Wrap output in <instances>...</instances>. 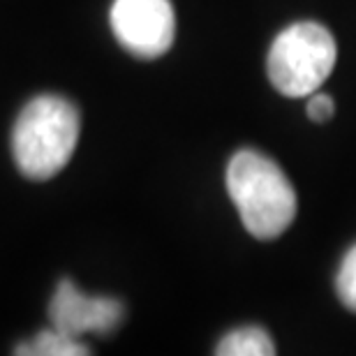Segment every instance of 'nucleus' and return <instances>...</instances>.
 I'll use <instances>...</instances> for the list:
<instances>
[{"label": "nucleus", "mask_w": 356, "mask_h": 356, "mask_svg": "<svg viewBox=\"0 0 356 356\" xmlns=\"http://www.w3.org/2000/svg\"><path fill=\"white\" fill-rule=\"evenodd\" d=\"M79 109L60 95H40L21 109L12 130V153L19 172L47 181L72 158L79 141Z\"/></svg>", "instance_id": "1"}, {"label": "nucleus", "mask_w": 356, "mask_h": 356, "mask_svg": "<svg viewBox=\"0 0 356 356\" xmlns=\"http://www.w3.org/2000/svg\"><path fill=\"white\" fill-rule=\"evenodd\" d=\"M227 190L241 222L254 238H275L294 222L296 192L273 160L238 151L227 167Z\"/></svg>", "instance_id": "2"}, {"label": "nucleus", "mask_w": 356, "mask_h": 356, "mask_svg": "<svg viewBox=\"0 0 356 356\" xmlns=\"http://www.w3.org/2000/svg\"><path fill=\"white\" fill-rule=\"evenodd\" d=\"M338 58L333 35L322 24L301 21L277 35L270 44L266 70L277 92L305 97L329 79Z\"/></svg>", "instance_id": "3"}, {"label": "nucleus", "mask_w": 356, "mask_h": 356, "mask_svg": "<svg viewBox=\"0 0 356 356\" xmlns=\"http://www.w3.org/2000/svg\"><path fill=\"white\" fill-rule=\"evenodd\" d=\"M111 31L127 51L158 58L174 44L176 17L169 0H113Z\"/></svg>", "instance_id": "4"}, {"label": "nucleus", "mask_w": 356, "mask_h": 356, "mask_svg": "<svg viewBox=\"0 0 356 356\" xmlns=\"http://www.w3.org/2000/svg\"><path fill=\"white\" fill-rule=\"evenodd\" d=\"M123 315L125 308L118 298L86 296L72 280H60L49 303L51 326L74 338H81L86 333L106 336L116 331V326L123 322Z\"/></svg>", "instance_id": "5"}, {"label": "nucleus", "mask_w": 356, "mask_h": 356, "mask_svg": "<svg viewBox=\"0 0 356 356\" xmlns=\"http://www.w3.org/2000/svg\"><path fill=\"white\" fill-rule=\"evenodd\" d=\"M216 354L220 356H273L275 347L261 326H241L220 340Z\"/></svg>", "instance_id": "6"}, {"label": "nucleus", "mask_w": 356, "mask_h": 356, "mask_svg": "<svg viewBox=\"0 0 356 356\" xmlns=\"http://www.w3.org/2000/svg\"><path fill=\"white\" fill-rule=\"evenodd\" d=\"M14 352L24 354V356H86L90 354V350L79 338L70 336L65 331L54 329V326L49 331L38 333L31 343L19 345Z\"/></svg>", "instance_id": "7"}, {"label": "nucleus", "mask_w": 356, "mask_h": 356, "mask_svg": "<svg viewBox=\"0 0 356 356\" xmlns=\"http://www.w3.org/2000/svg\"><path fill=\"white\" fill-rule=\"evenodd\" d=\"M336 289L347 310L356 312V245L345 254L336 275Z\"/></svg>", "instance_id": "8"}, {"label": "nucleus", "mask_w": 356, "mask_h": 356, "mask_svg": "<svg viewBox=\"0 0 356 356\" xmlns=\"http://www.w3.org/2000/svg\"><path fill=\"white\" fill-rule=\"evenodd\" d=\"M333 111H336V104H333V99L326 95V92H312V97L308 102V116L315 120V123L331 120Z\"/></svg>", "instance_id": "9"}]
</instances>
